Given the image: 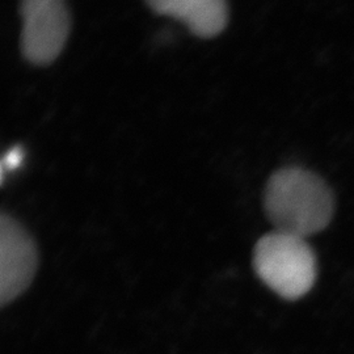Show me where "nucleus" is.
<instances>
[{
  "mask_svg": "<svg viewBox=\"0 0 354 354\" xmlns=\"http://www.w3.org/2000/svg\"><path fill=\"white\" fill-rule=\"evenodd\" d=\"M21 50L26 61L45 66L64 50L70 33L64 0H21Z\"/></svg>",
  "mask_w": 354,
  "mask_h": 354,
  "instance_id": "nucleus-3",
  "label": "nucleus"
},
{
  "mask_svg": "<svg viewBox=\"0 0 354 354\" xmlns=\"http://www.w3.org/2000/svg\"><path fill=\"white\" fill-rule=\"evenodd\" d=\"M264 207L276 231L306 239L328 226L335 200L323 178L302 167L291 165L269 178Z\"/></svg>",
  "mask_w": 354,
  "mask_h": 354,
  "instance_id": "nucleus-1",
  "label": "nucleus"
},
{
  "mask_svg": "<svg viewBox=\"0 0 354 354\" xmlns=\"http://www.w3.org/2000/svg\"><path fill=\"white\" fill-rule=\"evenodd\" d=\"M36 244L12 216L0 218V304H11L28 289L36 274Z\"/></svg>",
  "mask_w": 354,
  "mask_h": 354,
  "instance_id": "nucleus-4",
  "label": "nucleus"
},
{
  "mask_svg": "<svg viewBox=\"0 0 354 354\" xmlns=\"http://www.w3.org/2000/svg\"><path fill=\"white\" fill-rule=\"evenodd\" d=\"M152 11L172 17L198 37L213 38L227 26L226 0H146Z\"/></svg>",
  "mask_w": 354,
  "mask_h": 354,
  "instance_id": "nucleus-5",
  "label": "nucleus"
},
{
  "mask_svg": "<svg viewBox=\"0 0 354 354\" xmlns=\"http://www.w3.org/2000/svg\"><path fill=\"white\" fill-rule=\"evenodd\" d=\"M24 160V151L21 147H13L10 151L6 153L3 159V169L7 168L8 171L17 169Z\"/></svg>",
  "mask_w": 354,
  "mask_h": 354,
  "instance_id": "nucleus-6",
  "label": "nucleus"
},
{
  "mask_svg": "<svg viewBox=\"0 0 354 354\" xmlns=\"http://www.w3.org/2000/svg\"><path fill=\"white\" fill-rule=\"evenodd\" d=\"M253 268L270 290L288 301L304 297L317 281V257L306 239L276 230L256 243Z\"/></svg>",
  "mask_w": 354,
  "mask_h": 354,
  "instance_id": "nucleus-2",
  "label": "nucleus"
}]
</instances>
